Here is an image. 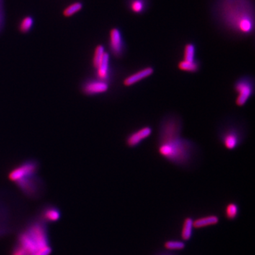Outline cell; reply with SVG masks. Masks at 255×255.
<instances>
[{"instance_id":"6da1fadb","label":"cell","mask_w":255,"mask_h":255,"mask_svg":"<svg viewBox=\"0 0 255 255\" xmlns=\"http://www.w3.org/2000/svg\"><path fill=\"white\" fill-rule=\"evenodd\" d=\"M181 121L174 115L168 116L163 119L160 127V154L177 165H186L192 161L195 153L194 143L181 138Z\"/></svg>"},{"instance_id":"7a4b0ae2","label":"cell","mask_w":255,"mask_h":255,"mask_svg":"<svg viewBox=\"0 0 255 255\" xmlns=\"http://www.w3.org/2000/svg\"><path fill=\"white\" fill-rule=\"evenodd\" d=\"M16 245L28 255H32L50 245L47 224L39 218L31 220L18 234Z\"/></svg>"},{"instance_id":"3957f363","label":"cell","mask_w":255,"mask_h":255,"mask_svg":"<svg viewBox=\"0 0 255 255\" xmlns=\"http://www.w3.org/2000/svg\"><path fill=\"white\" fill-rule=\"evenodd\" d=\"M250 6L247 0H229L225 4V19L243 34H249L254 27Z\"/></svg>"},{"instance_id":"277c9868","label":"cell","mask_w":255,"mask_h":255,"mask_svg":"<svg viewBox=\"0 0 255 255\" xmlns=\"http://www.w3.org/2000/svg\"><path fill=\"white\" fill-rule=\"evenodd\" d=\"M16 185L26 196L30 198H37L42 192L40 179L36 174H29L16 182Z\"/></svg>"},{"instance_id":"5b68a950","label":"cell","mask_w":255,"mask_h":255,"mask_svg":"<svg viewBox=\"0 0 255 255\" xmlns=\"http://www.w3.org/2000/svg\"><path fill=\"white\" fill-rule=\"evenodd\" d=\"M235 90L238 93L235 104L238 106L245 105L253 95L254 86L253 80L248 77L240 78L235 84Z\"/></svg>"},{"instance_id":"8992f818","label":"cell","mask_w":255,"mask_h":255,"mask_svg":"<svg viewBox=\"0 0 255 255\" xmlns=\"http://www.w3.org/2000/svg\"><path fill=\"white\" fill-rule=\"evenodd\" d=\"M38 165L34 161H28L22 165L16 167L11 170L9 174V179L13 182L20 180L22 178L29 174H36L37 171Z\"/></svg>"},{"instance_id":"52a82bcc","label":"cell","mask_w":255,"mask_h":255,"mask_svg":"<svg viewBox=\"0 0 255 255\" xmlns=\"http://www.w3.org/2000/svg\"><path fill=\"white\" fill-rule=\"evenodd\" d=\"M109 89L107 82L96 78V80H86L82 86V90L86 95L91 96L102 94Z\"/></svg>"},{"instance_id":"ba28073f","label":"cell","mask_w":255,"mask_h":255,"mask_svg":"<svg viewBox=\"0 0 255 255\" xmlns=\"http://www.w3.org/2000/svg\"><path fill=\"white\" fill-rule=\"evenodd\" d=\"M62 213L60 209L55 206L48 205L42 208L38 218L45 224L55 223L61 218Z\"/></svg>"},{"instance_id":"9c48e42d","label":"cell","mask_w":255,"mask_h":255,"mask_svg":"<svg viewBox=\"0 0 255 255\" xmlns=\"http://www.w3.org/2000/svg\"><path fill=\"white\" fill-rule=\"evenodd\" d=\"M109 44H110V49L112 53L115 56L119 57L122 55L124 52V41L122 33L117 29H113L111 30L110 35H109Z\"/></svg>"},{"instance_id":"30bf717a","label":"cell","mask_w":255,"mask_h":255,"mask_svg":"<svg viewBox=\"0 0 255 255\" xmlns=\"http://www.w3.org/2000/svg\"><path fill=\"white\" fill-rule=\"evenodd\" d=\"M152 133L151 128L146 127L139 129L137 131L130 134L127 139V144L130 148H134L141 143L144 139L148 138Z\"/></svg>"},{"instance_id":"8fae6325","label":"cell","mask_w":255,"mask_h":255,"mask_svg":"<svg viewBox=\"0 0 255 255\" xmlns=\"http://www.w3.org/2000/svg\"><path fill=\"white\" fill-rule=\"evenodd\" d=\"M153 73H154V70L153 69V68L148 67V68H144V69L140 70V71L137 72V73H134V74L126 78L124 81V85L127 86H132L135 83L148 78L150 75H153Z\"/></svg>"},{"instance_id":"7c38bea8","label":"cell","mask_w":255,"mask_h":255,"mask_svg":"<svg viewBox=\"0 0 255 255\" xmlns=\"http://www.w3.org/2000/svg\"><path fill=\"white\" fill-rule=\"evenodd\" d=\"M109 53H104L102 60L100 64L96 68V78L103 81L107 82L109 78Z\"/></svg>"},{"instance_id":"4fadbf2b","label":"cell","mask_w":255,"mask_h":255,"mask_svg":"<svg viewBox=\"0 0 255 255\" xmlns=\"http://www.w3.org/2000/svg\"><path fill=\"white\" fill-rule=\"evenodd\" d=\"M224 145L228 150H233L240 143V135L236 130H229L224 134L222 138Z\"/></svg>"},{"instance_id":"5bb4252c","label":"cell","mask_w":255,"mask_h":255,"mask_svg":"<svg viewBox=\"0 0 255 255\" xmlns=\"http://www.w3.org/2000/svg\"><path fill=\"white\" fill-rule=\"evenodd\" d=\"M219 222V218L216 215H209V216L202 217L194 220V227L195 228H202L210 225H215Z\"/></svg>"},{"instance_id":"9a60e30c","label":"cell","mask_w":255,"mask_h":255,"mask_svg":"<svg viewBox=\"0 0 255 255\" xmlns=\"http://www.w3.org/2000/svg\"><path fill=\"white\" fill-rule=\"evenodd\" d=\"M194 228V220L191 218H185L183 224L182 230H181V238L186 241L190 240Z\"/></svg>"},{"instance_id":"2e32d148","label":"cell","mask_w":255,"mask_h":255,"mask_svg":"<svg viewBox=\"0 0 255 255\" xmlns=\"http://www.w3.org/2000/svg\"><path fill=\"white\" fill-rule=\"evenodd\" d=\"M7 215V212L0 207V237L5 235L10 230Z\"/></svg>"},{"instance_id":"e0dca14e","label":"cell","mask_w":255,"mask_h":255,"mask_svg":"<svg viewBox=\"0 0 255 255\" xmlns=\"http://www.w3.org/2000/svg\"><path fill=\"white\" fill-rule=\"evenodd\" d=\"M178 68L182 71L189 73H196L199 69V64L197 61L189 62L182 60L178 64Z\"/></svg>"},{"instance_id":"ac0fdd59","label":"cell","mask_w":255,"mask_h":255,"mask_svg":"<svg viewBox=\"0 0 255 255\" xmlns=\"http://www.w3.org/2000/svg\"><path fill=\"white\" fill-rule=\"evenodd\" d=\"M34 19L32 16H27L22 18L19 24V30L22 34H27L32 30L34 26Z\"/></svg>"},{"instance_id":"d6986e66","label":"cell","mask_w":255,"mask_h":255,"mask_svg":"<svg viewBox=\"0 0 255 255\" xmlns=\"http://www.w3.org/2000/svg\"><path fill=\"white\" fill-rule=\"evenodd\" d=\"M83 4L80 1H76V2L72 3L64 9L63 15L65 17H70V16L74 15V14L78 13V11L83 9Z\"/></svg>"},{"instance_id":"ffe728a7","label":"cell","mask_w":255,"mask_h":255,"mask_svg":"<svg viewBox=\"0 0 255 255\" xmlns=\"http://www.w3.org/2000/svg\"><path fill=\"white\" fill-rule=\"evenodd\" d=\"M104 53H105V49H104V46L98 45L95 49V51H94L92 60L93 67H94V69H96L98 65L100 64Z\"/></svg>"},{"instance_id":"44dd1931","label":"cell","mask_w":255,"mask_h":255,"mask_svg":"<svg viewBox=\"0 0 255 255\" xmlns=\"http://www.w3.org/2000/svg\"><path fill=\"white\" fill-rule=\"evenodd\" d=\"M196 48L194 44L189 43L184 48V60L189 62L195 61Z\"/></svg>"},{"instance_id":"7402d4cb","label":"cell","mask_w":255,"mask_h":255,"mask_svg":"<svg viewBox=\"0 0 255 255\" xmlns=\"http://www.w3.org/2000/svg\"><path fill=\"white\" fill-rule=\"evenodd\" d=\"M238 207L236 204L234 203H230L226 207L225 209V215L227 218L230 220H233L238 216Z\"/></svg>"},{"instance_id":"603a6c76","label":"cell","mask_w":255,"mask_h":255,"mask_svg":"<svg viewBox=\"0 0 255 255\" xmlns=\"http://www.w3.org/2000/svg\"><path fill=\"white\" fill-rule=\"evenodd\" d=\"M165 248L169 250H181L185 248V244L183 242L177 240H170L164 245Z\"/></svg>"},{"instance_id":"cb8c5ba5","label":"cell","mask_w":255,"mask_h":255,"mask_svg":"<svg viewBox=\"0 0 255 255\" xmlns=\"http://www.w3.org/2000/svg\"><path fill=\"white\" fill-rule=\"evenodd\" d=\"M145 8V2L144 0H132L130 2V9L134 13L143 12Z\"/></svg>"},{"instance_id":"d4e9b609","label":"cell","mask_w":255,"mask_h":255,"mask_svg":"<svg viewBox=\"0 0 255 255\" xmlns=\"http://www.w3.org/2000/svg\"><path fill=\"white\" fill-rule=\"evenodd\" d=\"M52 252H53V248L51 245H49L46 248L41 250L40 251L37 252L32 255H50L52 254Z\"/></svg>"},{"instance_id":"484cf974","label":"cell","mask_w":255,"mask_h":255,"mask_svg":"<svg viewBox=\"0 0 255 255\" xmlns=\"http://www.w3.org/2000/svg\"><path fill=\"white\" fill-rule=\"evenodd\" d=\"M4 24V6H3V0H0V31L2 29Z\"/></svg>"},{"instance_id":"4316f807","label":"cell","mask_w":255,"mask_h":255,"mask_svg":"<svg viewBox=\"0 0 255 255\" xmlns=\"http://www.w3.org/2000/svg\"></svg>"}]
</instances>
